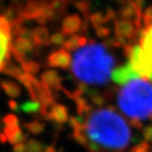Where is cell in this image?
I'll return each mask as SVG.
<instances>
[{"label":"cell","mask_w":152,"mask_h":152,"mask_svg":"<svg viewBox=\"0 0 152 152\" xmlns=\"http://www.w3.org/2000/svg\"><path fill=\"white\" fill-rule=\"evenodd\" d=\"M84 118L74 120L78 139L91 152H124L133 141L129 124L114 108L81 112Z\"/></svg>","instance_id":"6da1fadb"},{"label":"cell","mask_w":152,"mask_h":152,"mask_svg":"<svg viewBox=\"0 0 152 152\" xmlns=\"http://www.w3.org/2000/svg\"><path fill=\"white\" fill-rule=\"evenodd\" d=\"M115 59L104 45L90 42L75 51L72 73L85 84L102 85L110 79Z\"/></svg>","instance_id":"7a4b0ae2"},{"label":"cell","mask_w":152,"mask_h":152,"mask_svg":"<svg viewBox=\"0 0 152 152\" xmlns=\"http://www.w3.org/2000/svg\"><path fill=\"white\" fill-rule=\"evenodd\" d=\"M117 101L121 111L132 121H152V84L144 78H133L118 90Z\"/></svg>","instance_id":"3957f363"},{"label":"cell","mask_w":152,"mask_h":152,"mask_svg":"<svg viewBox=\"0 0 152 152\" xmlns=\"http://www.w3.org/2000/svg\"><path fill=\"white\" fill-rule=\"evenodd\" d=\"M139 45L129 56V63L139 77L152 80V24L139 31Z\"/></svg>","instance_id":"277c9868"},{"label":"cell","mask_w":152,"mask_h":152,"mask_svg":"<svg viewBox=\"0 0 152 152\" xmlns=\"http://www.w3.org/2000/svg\"><path fill=\"white\" fill-rule=\"evenodd\" d=\"M11 45V26L3 16H0V71L9 62Z\"/></svg>","instance_id":"5b68a950"},{"label":"cell","mask_w":152,"mask_h":152,"mask_svg":"<svg viewBox=\"0 0 152 152\" xmlns=\"http://www.w3.org/2000/svg\"><path fill=\"white\" fill-rule=\"evenodd\" d=\"M115 38L124 47L126 45V39H133L139 34V31L132 21L120 19L115 21Z\"/></svg>","instance_id":"8992f818"},{"label":"cell","mask_w":152,"mask_h":152,"mask_svg":"<svg viewBox=\"0 0 152 152\" xmlns=\"http://www.w3.org/2000/svg\"><path fill=\"white\" fill-rule=\"evenodd\" d=\"M35 47L36 45L32 42V39L17 38L15 39L13 47H12V51H13V54L16 57V59L20 63L23 59L27 58V56L31 54L34 51Z\"/></svg>","instance_id":"52a82bcc"},{"label":"cell","mask_w":152,"mask_h":152,"mask_svg":"<svg viewBox=\"0 0 152 152\" xmlns=\"http://www.w3.org/2000/svg\"><path fill=\"white\" fill-rule=\"evenodd\" d=\"M136 77H139V75L133 70L129 61L123 66H120V67L114 69L113 72H112V80L115 84L120 85V86L126 84V82Z\"/></svg>","instance_id":"ba28073f"},{"label":"cell","mask_w":152,"mask_h":152,"mask_svg":"<svg viewBox=\"0 0 152 152\" xmlns=\"http://www.w3.org/2000/svg\"><path fill=\"white\" fill-rule=\"evenodd\" d=\"M72 61L71 56L65 50H58L51 53L48 57V64L51 67L67 69Z\"/></svg>","instance_id":"9c48e42d"},{"label":"cell","mask_w":152,"mask_h":152,"mask_svg":"<svg viewBox=\"0 0 152 152\" xmlns=\"http://www.w3.org/2000/svg\"><path fill=\"white\" fill-rule=\"evenodd\" d=\"M82 27L81 16L78 14H71L66 16L62 21L61 24V32L65 36L75 35Z\"/></svg>","instance_id":"30bf717a"},{"label":"cell","mask_w":152,"mask_h":152,"mask_svg":"<svg viewBox=\"0 0 152 152\" xmlns=\"http://www.w3.org/2000/svg\"><path fill=\"white\" fill-rule=\"evenodd\" d=\"M50 31L47 27L39 26L32 30V42H34L36 47L39 45H48L50 44Z\"/></svg>","instance_id":"8fae6325"},{"label":"cell","mask_w":152,"mask_h":152,"mask_svg":"<svg viewBox=\"0 0 152 152\" xmlns=\"http://www.w3.org/2000/svg\"><path fill=\"white\" fill-rule=\"evenodd\" d=\"M42 83L47 86L48 88H53V89H58L60 86V81L61 78L56 71L54 70H47L42 72Z\"/></svg>","instance_id":"7c38bea8"},{"label":"cell","mask_w":152,"mask_h":152,"mask_svg":"<svg viewBox=\"0 0 152 152\" xmlns=\"http://www.w3.org/2000/svg\"><path fill=\"white\" fill-rule=\"evenodd\" d=\"M87 45V38L84 36H78V35H72L69 38L66 39L65 42L63 44V50L66 51H72L75 50H78L84 45Z\"/></svg>","instance_id":"4fadbf2b"},{"label":"cell","mask_w":152,"mask_h":152,"mask_svg":"<svg viewBox=\"0 0 152 152\" xmlns=\"http://www.w3.org/2000/svg\"><path fill=\"white\" fill-rule=\"evenodd\" d=\"M20 65L22 66L23 70L25 71L26 73H28L32 76L38 74L39 69H41V64H39V62L35 61V60H33V59H28V58L23 59L22 61L20 62Z\"/></svg>","instance_id":"5bb4252c"},{"label":"cell","mask_w":152,"mask_h":152,"mask_svg":"<svg viewBox=\"0 0 152 152\" xmlns=\"http://www.w3.org/2000/svg\"><path fill=\"white\" fill-rule=\"evenodd\" d=\"M1 87L7 95H9L10 97H13V98L18 97L21 93L20 87L12 81H3L1 83Z\"/></svg>","instance_id":"9a60e30c"},{"label":"cell","mask_w":152,"mask_h":152,"mask_svg":"<svg viewBox=\"0 0 152 152\" xmlns=\"http://www.w3.org/2000/svg\"><path fill=\"white\" fill-rule=\"evenodd\" d=\"M88 20L90 21L91 25L95 30L99 29L100 27L104 26V24H106L104 13H102V12H94V13L90 14Z\"/></svg>","instance_id":"2e32d148"},{"label":"cell","mask_w":152,"mask_h":152,"mask_svg":"<svg viewBox=\"0 0 152 152\" xmlns=\"http://www.w3.org/2000/svg\"><path fill=\"white\" fill-rule=\"evenodd\" d=\"M3 72L8 75L13 76V77H16L17 79L24 73L23 68H21L19 65H17L16 63H14L12 61H9L7 64H6L4 69H3Z\"/></svg>","instance_id":"e0dca14e"},{"label":"cell","mask_w":152,"mask_h":152,"mask_svg":"<svg viewBox=\"0 0 152 152\" xmlns=\"http://www.w3.org/2000/svg\"><path fill=\"white\" fill-rule=\"evenodd\" d=\"M66 36L62 32H56L50 36V44L54 45H63L66 41Z\"/></svg>","instance_id":"ac0fdd59"},{"label":"cell","mask_w":152,"mask_h":152,"mask_svg":"<svg viewBox=\"0 0 152 152\" xmlns=\"http://www.w3.org/2000/svg\"><path fill=\"white\" fill-rule=\"evenodd\" d=\"M74 6L85 17L88 16V14H89V7H90V3L88 0H77L74 3Z\"/></svg>","instance_id":"d6986e66"},{"label":"cell","mask_w":152,"mask_h":152,"mask_svg":"<svg viewBox=\"0 0 152 152\" xmlns=\"http://www.w3.org/2000/svg\"><path fill=\"white\" fill-rule=\"evenodd\" d=\"M142 24L145 28L152 24V5L147 7L142 13Z\"/></svg>","instance_id":"ffe728a7"},{"label":"cell","mask_w":152,"mask_h":152,"mask_svg":"<svg viewBox=\"0 0 152 152\" xmlns=\"http://www.w3.org/2000/svg\"><path fill=\"white\" fill-rule=\"evenodd\" d=\"M103 45H104L106 48H113L123 47L121 42L118 41L117 38H111V37H109V38L106 39Z\"/></svg>","instance_id":"44dd1931"},{"label":"cell","mask_w":152,"mask_h":152,"mask_svg":"<svg viewBox=\"0 0 152 152\" xmlns=\"http://www.w3.org/2000/svg\"><path fill=\"white\" fill-rule=\"evenodd\" d=\"M96 35L98 36L99 38L107 39V38L110 37V35H111V30H110V28H108V27L102 26V27H100L99 29H97V30H96Z\"/></svg>","instance_id":"7402d4cb"},{"label":"cell","mask_w":152,"mask_h":152,"mask_svg":"<svg viewBox=\"0 0 152 152\" xmlns=\"http://www.w3.org/2000/svg\"><path fill=\"white\" fill-rule=\"evenodd\" d=\"M104 17L106 20V23L110 22V21H113L114 19H115L117 17V12H115L113 8H107V10L104 13Z\"/></svg>","instance_id":"603a6c76"},{"label":"cell","mask_w":152,"mask_h":152,"mask_svg":"<svg viewBox=\"0 0 152 152\" xmlns=\"http://www.w3.org/2000/svg\"><path fill=\"white\" fill-rule=\"evenodd\" d=\"M132 1H133V0H132Z\"/></svg>","instance_id":"cb8c5ba5"},{"label":"cell","mask_w":152,"mask_h":152,"mask_svg":"<svg viewBox=\"0 0 152 152\" xmlns=\"http://www.w3.org/2000/svg\"></svg>","instance_id":"d4e9b609"}]
</instances>
